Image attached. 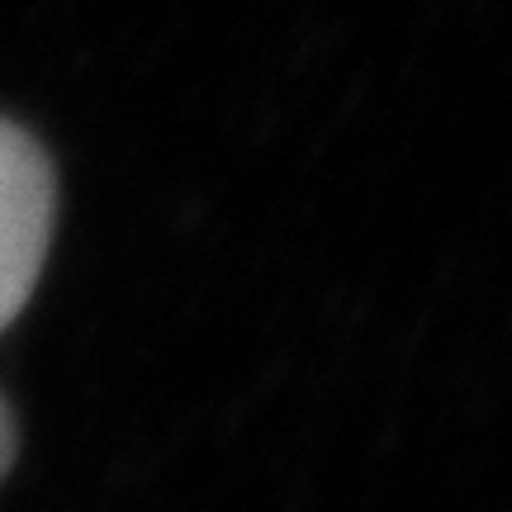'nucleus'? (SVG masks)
I'll list each match as a JSON object with an SVG mask.
<instances>
[{"label":"nucleus","mask_w":512,"mask_h":512,"mask_svg":"<svg viewBox=\"0 0 512 512\" xmlns=\"http://www.w3.org/2000/svg\"><path fill=\"white\" fill-rule=\"evenodd\" d=\"M57 219V171L29 128L0 114V332L29 304Z\"/></svg>","instance_id":"f257e3e1"},{"label":"nucleus","mask_w":512,"mask_h":512,"mask_svg":"<svg viewBox=\"0 0 512 512\" xmlns=\"http://www.w3.org/2000/svg\"><path fill=\"white\" fill-rule=\"evenodd\" d=\"M15 451H19V427H15V413H10V403L0 399V479L10 475V465H15Z\"/></svg>","instance_id":"f03ea898"}]
</instances>
